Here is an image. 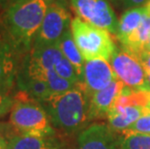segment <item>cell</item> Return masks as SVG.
<instances>
[{"instance_id": "obj_5", "label": "cell", "mask_w": 150, "mask_h": 149, "mask_svg": "<svg viewBox=\"0 0 150 149\" xmlns=\"http://www.w3.org/2000/svg\"><path fill=\"white\" fill-rule=\"evenodd\" d=\"M150 113V90H127L117 98L108 113L110 126L123 132L144 114Z\"/></svg>"}, {"instance_id": "obj_22", "label": "cell", "mask_w": 150, "mask_h": 149, "mask_svg": "<svg viewBox=\"0 0 150 149\" xmlns=\"http://www.w3.org/2000/svg\"><path fill=\"white\" fill-rule=\"evenodd\" d=\"M123 132L138 133V134L150 136V113L142 115L139 120Z\"/></svg>"}, {"instance_id": "obj_2", "label": "cell", "mask_w": 150, "mask_h": 149, "mask_svg": "<svg viewBox=\"0 0 150 149\" xmlns=\"http://www.w3.org/2000/svg\"><path fill=\"white\" fill-rule=\"evenodd\" d=\"M52 126L64 132H75L90 120V96L82 82L61 93H52L44 101Z\"/></svg>"}, {"instance_id": "obj_27", "label": "cell", "mask_w": 150, "mask_h": 149, "mask_svg": "<svg viewBox=\"0 0 150 149\" xmlns=\"http://www.w3.org/2000/svg\"><path fill=\"white\" fill-rule=\"evenodd\" d=\"M8 145V139H6L5 138H0V149H7Z\"/></svg>"}, {"instance_id": "obj_18", "label": "cell", "mask_w": 150, "mask_h": 149, "mask_svg": "<svg viewBox=\"0 0 150 149\" xmlns=\"http://www.w3.org/2000/svg\"><path fill=\"white\" fill-rule=\"evenodd\" d=\"M58 45L62 52L63 56L71 62V64L74 66L76 73H78L79 77L81 78V80H82L83 78L84 59L82 58L81 52H79L78 47H76L74 41L71 26L63 34L61 39L59 40Z\"/></svg>"}, {"instance_id": "obj_7", "label": "cell", "mask_w": 150, "mask_h": 149, "mask_svg": "<svg viewBox=\"0 0 150 149\" xmlns=\"http://www.w3.org/2000/svg\"><path fill=\"white\" fill-rule=\"evenodd\" d=\"M71 4L78 18L116 35L118 20L108 0H71Z\"/></svg>"}, {"instance_id": "obj_28", "label": "cell", "mask_w": 150, "mask_h": 149, "mask_svg": "<svg viewBox=\"0 0 150 149\" xmlns=\"http://www.w3.org/2000/svg\"><path fill=\"white\" fill-rule=\"evenodd\" d=\"M145 73H146V81H147V85H148V88L150 90V71L145 70Z\"/></svg>"}, {"instance_id": "obj_29", "label": "cell", "mask_w": 150, "mask_h": 149, "mask_svg": "<svg viewBox=\"0 0 150 149\" xmlns=\"http://www.w3.org/2000/svg\"><path fill=\"white\" fill-rule=\"evenodd\" d=\"M144 52H150V36H149V39H148V42L146 44V47H145V50Z\"/></svg>"}, {"instance_id": "obj_16", "label": "cell", "mask_w": 150, "mask_h": 149, "mask_svg": "<svg viewBox=\"0 0 150 149\" xmlns=\"http://www.w3.org/2000/svg\"><path fill=\"white\" fill-rule=\"evenodd\" d=\"M147 11V5L129 9L123 13L118 20V29L115 35L121 44L138 29Z\"/></svg>"}, {"instance_id": "obj_19", "label": "cell", "mask_w": 150, "mask_h": 149, "mask_svg": "<svg viewBox=\"0 0 150 149\" xmlns=\"http://www.w3.org/2000/svg\"><path fill=\"white\" fill-rule=\"evenodd\" d=\"M120 149H150V136L121 132Z\"/></svg>"}, {"instance_id": "obj_21", "label": "cell", "mask_w": 150, "mask_h": 149, "mask_svg": "<svg viewBox=\"0 0 150 149\" xmlns=\"http://www.w3.org/2000/svg\"><path fill=\"white\" fill-rule=\"evenodd\" d=\"M53 70L55 71V73L59 77L73 82V83L76 85L82 82L81 78L79 77L78 73H76L75 67L71 64V62H70L68 59H66L65 57H63L58 63H57Z\"/></svg>"}, {"instance_id": "obj_26", "label": "cell", "mask_w": 150, "mask_h": 149, "mask_svg": "<svg viewBox=\"0 0 150 149\" xmlns=\"http://www.w3.org/2000/svg\"><path fill=\"white\" fill-rule=\"evenodd\" d=\"M20 0H0V9H8L11 5L15 4Z\"/></svg>"}, {"instance_id": "obj_24", "label": "cell", "mask_w": 150, "mask_h": 149, "mask_svg": "<svg viewBox=\"0 0 150 149\" xmlns=\"http://www.w3.org/2000/svg\"><path fill=\"white\" fill-rule=\"evenodd\" d=\"M148 1H150V0H121L123 7L125 9H127V10L143 6Z\"/></svg>"}, {"instance_id": "obj_10", "label": "cell", "mask_w": 150, "mask_h": 149, "mask_svg": "<svg viewBox=\"0 0 150 149\" xmlns=\"http://www.w3.org/2000/svg\"><path fill=\"white\" fill-rule=\"evenodd\" d=\"M117 78L111 65L105 59H94L84 62L82 83L89 96L110 85Z\"/></svg>"}, {"instance_id": "obj_8", "label": "cell", "mask_w": 150, "mask_h": 149, "mask_svg": "<svg viewBox=\"0 0 150 149\" xmlns=\"http://www.w3.org/2000/svg\"><path fill=\"white\" fill-rule=\"evenodd\" d=\"M110 65L116 77L133 90H149L146 73L142 64L124 49H117L110 58Z\"/></svg>"}, {"instance_id": "obj_4", "label": "cell", "mask_w": 150, "mask_h": 149, "mask_svg": "<svg viewBox=\"0 0 150 149\" xmlns=\"http://www.w3.org/2000/svg\"><path fill=\"white\" fill-rule=\"evenodd\" d=\"M71 30L76 47L85 61L110 58L116 46L108 31L94 26L79 18H73Z\"/></svg>"}, {"instance_id": "obj_1", "label": "cell", "mask_w": 150, "mask_h": 149, "mask_svg": "<svg viewBox=\"0 0 150 149\" xmlns=\"http://www.w3.org/2000/svg\"><path fill=\"white\" fill-rule=\"evenodd\" d=\"M52 0H20L3 14L7 40L17 52H26L33 46Z\"/></svg>"}, {"instance_id": "obj_20", "label": "cell", "mask_w": 150, "mask_h": 149, "mask_svg": "<svg viewBox=\"0 0 150 149\" xmlns=\"http://www.w3.org/2000/svg\"><path fill=\"white\" fill-rule=\"evenodd\" d=\"M46 81L52 89V93H61V92L68 91L76 86V84L73 82L59 77L54 70H50V71L46 72Z\"/></svg>"}, {"instance_id": "obj_25", "label": "cell", "mask_w": 150, "mask_h": 149, "mask_svg": "<svg viewBox=\"0 0 150 149\" xmlns=\"http://www.w3.org/2000/svg\"><path fill=\"white\" fill-rule=\"evenodd\" d=\"M138 60L142 64L143 68L150 71V52H144Z\"/></svg>"}, {"instance_id": "obj_14", "label": "cell", "mask_w": 150, "mask_h": 149, "mask_svg": "<svg viewBox=\"0 0 150 149\" xmlns=\"http://www.w3.org/2000/svg\"><path fill=\"white\" fill-rule=\"evenodd\" d=\"M64 56L57 43L55 45L45 47H32L30 55L26 61L41 71L47 72L53 70L55 65Z\"/></svg>"}, {"instance_id": "obj_11", "label": "cell", "mask_w": 150, "mask_h": 149, "mask_svg": "<svg viewBox=\"0 0 150 149\" xmlns=\"http://www.w3.org/2000/svg\"><path fill=\"white\" fill-rule=\"evenodd\" d=\"M127 88L128 86L116 78L106 88L92 94L89 106L90 119H97L107 116L117 98L120 97L127 90Z\"/></svg>"}, {"instance_id": "obj_12", "label": "cell", "mask_w": 150, "mask_h": 149, "mask_svg": "<svg viewBox=\"0 0 150 149\" xmlns=\"http://www.w3.org/2000/svg\"><path fill=\"white\" fill-rule=\"evenodd\" d=\"M17 50L0 33V90L11 91L17 73Z\"/></svg>"}, {"instance_id": "obj_17", "label": "cell", "mask_w": 150, "mask_h": 149, "mask_svg": "<svg viewBox=\"0 0 150 149\" xmlns=\"http://www.w3.org/2000/svg\"><path fill=\"white\" fill-rule=\"evenodd\" d=\"M17 81L20 90L39 103H43L52 94V91L46 81L32 78L22 72L18 76Z\"/></svg>"}, {"instance_id": "obj_13", "label": "cell", "mask_w": 150, "mask_h": 149, "mask_svg": "<svg viewBox=\"0 0 150 149\" xmlns=\"http://www.w3.org/2000/svg\"><path fill=\"white\" fill-rule=\"evenodd\" d=\"M146 5L147 11L138 29L121 43L122 49L126 50L137 59H139V56L144 52L150 36V1L146 3Z\"/></svg>"}, {"instance_id": "obj_3", "label": "cell", "mask_w": 150, "mask_h": 149, "mask_svg": "<svg viewBox=\"0 0 150 149\" xmlns=\"http://www.w3.org/2000/svg\"><path fill=\"white\" fill-rule=\"evenodd\" d=\"M10 125L16 135L55 137V130L43 105L21 91L20 96L15 98L10 113Z\"/></svg>"}, {"instance_id": "obj_15", "label": "cell", "mask_w": 150, "mask_h": 149, "mask_svg": "<svg viewBox=\"0 0 150 149\" xmlns=\"http://www.w3.org/2000/svg\"><path fill=\"white\" fill-rule=\"evenodd\" d=\"M7 149H66L55 137L17 135L8 141Z\"/></svg>"}, {"instance_id": "obj_6", "label": "cell", "mask_w": 150, "mask_h": 149, "mask_svg": "<svg viewBox=\"0 0 150 149\" xmlns=\"http://www.w3.org/2000/svg\"><path fill=\"white\" fill-rule=\"evenodd\" d=\"M71 15L61 0H52L32 47L55 45L71 26Z\"/></svg>"}, {"instance_id": "obj_23", "label": "cell", "mask_w": 150, "mask_h": 149, "mask_svg": "<svg viewBox=\"0 0 150 149\" xmlns=\"http://www.w3.org/2000/svg\"><path fill=\"white\" fill-rule=\"evenodd\" d=\"M14 104L15 98L11 95V91L0 90V118L10 112Z\"/></svg>"}, {"instance_id": "obj_9", "label": "cell", "mask_w": 150, "mask_h": 149, "mask_svg": "<svg viewBox=\"0 0 150 149\" xmlns=\"http://www.w3.org/2000/svg\"><path fill=\"white\" fill-rule=\"evenodd\" d=\"M104 123H95L79 133L76 149H120V136Z\"/></svg>"}]
</instances>
